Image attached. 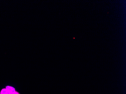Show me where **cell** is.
I'll use <instances>...</instances> for the list:
<instances>
[{
  "label": "cell",
  "instance_id": "6da1fadb",
  "mask_svg": "<svg viewBox=\"0 0 126 94\" xmlns=\"http://www.w3.org/2000/svg\"><path fill=\"white\" fill-rule=\"evenodd\" d=\"M5 88L7 90L8 94H12L16 91L15 87L10 85H7L6 86Z\"/></svg>",
  "mask_w": 126,
  "mask_h": 94
},
{
  "label": "cell",
  "instance_id": "7a4b0ae2",
  "mask_svg": "<svg viewBox=\"0 0 126 94\" xmlns=\"http://www.w3.org/2000/svg\"><path fill=\"white\" fill-rule=\"evenodd\" d=\"M0 94H8V92L5 88L1 90L0 92Z\"/></svg>",
  "mask_w": 126,
  "mask_h": 94
},
{
  "label": "cell",
  "instance_id": "3957f363",
  "mask_svg": "<svg viewBox=\"0 0 126 94\" xmlns=\"http://www.w3.org/2000/svg\"><path fill=\"white\" fill-rule=\"evenodd\" d=\"M12 94H21L19 92H17V91H16L15 92L13 93H12Z\"/></svg>",
  "mask_w": 126,
  "mask_h": 94
}]
</instances>
